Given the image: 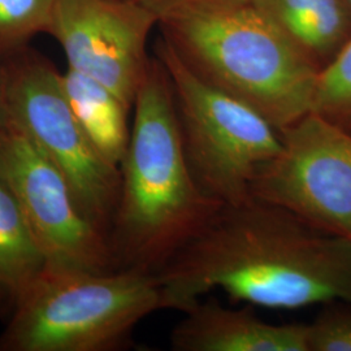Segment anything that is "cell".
<instances>
[{
    "label": "cell",
    "instance_id": "cell-17",
    "mask_svg": "<svg viewBox=\"0 0 351 351\" xmlns=\"http://www.w3.org/2000/svg\"><path fill=\"white\" fill-rule=\"evenodd\" d=\"M152 12L156 14L159 23L195 17L210 16L217 13L230 12L246 5H250L252 0H139Z\"/></svg>",
    "mask_w": 351,
    "mask_h": 351
},
{
    "label": "cell",
    "instance_id": "cell-5",
    "mask_svg": "<svg viewBox=\"0 0 351 351\" xmlns=\"http://www.w3.org/2000/svg\"><path fill=\"white\" fill-rule=\"evenodd\" d=\"M154 55L171 78L184 150L198 185L221 204L251 198L258 168L281 149L280 132L243 101L201 80L163 36Z\"/></svg>",
    "mask_w": 351,
    "mask_h": 351
},
{
    "label": "cell",
    "instance_id": "cell-19",
    "mask_svg": "<svg viewBox=\"0 0 351 351\" xmlns=\"http://www.w3.org/2000/svg\"><path fill=\"white\" fill-rule=\"evenodd\" d=\"M345 1H346V4H348V7H349V8H350V11H351V0H345Z\"/></svg>",
    "mask_w": 351,
    "mask_h": 351
},
{
    "label": "cell",
    "instance_id": "cell-2",
    "mask_svg": "<svg viewBox=\"0 0 351 351\" xmlns=\"http://www.w3.org/2000/svg\"><path fill=\"white\" fill-rule=\"evenodd\" d=\"M133 107L110 242L117 268L158 272L221 203L202 190L190 169L171 78L155 55Z\"/></svg>",
    "mask_w": 351,
    "mask_h": 351
},
{
    "label": "cell",
    "instance_id": "cell-16",
    "mask_svg": "<svg viewBox=\"0 0 351 351\" xmlns=\"http://www.w3.org/2000/svg\"><path fill=\"white\" fill-rule=\"evenodd\" d=\"M308 351H351V304L329 306L308 324Z\"/></svg>",
    "mask_w": 351,
    "mask_h": 351
},
{
    "label": "cell",
    "instance_id": "cell-12",
    "mask_svg": "<svg viewBox=\"0 0 351 351\" xmlns=\"http://www.w3.org/2000/svg\"><path fill=\"white\" fill-rule=\"evenodd\" d=\"M62 84L75 119L94 149L120 168L130 138V108L110 88L71 68L62 73Z\"/></svg>",
    "mask_w": 351,
    "mask_h": 351
},
{
    "label": "cell",
    "instance_id": "cell-8",
    "mask_svg": "<svg viewBox=\"0 0 351 351\" xmlns=\"http://www.w3.org/2000/svg\"><path fill=\"white\" fill-rule=\"evenodd\" d=\"M0 180L25 215L50 267L117 269L110 239L82 213L65 176L11 121L0 130Z\"/></svg>",
    "mask_w": 351,
    "mask_h": 351
},
{
    "label": "cell",
    "instance_id": "cell-7",
    "mask_svg": "<svg viewBox=\"0 0 351 351\" xmlns=\"http://www.w3.org/2000/svg\"><path fill=\"white\" fill-rule=\"evenodd\" d=\"M280 137L281 149L251 181V197L351 241L350 130L310 112Z\"/></svg>",
    "mask_w": 351,
    "mask_h": 351
},
{
    "label": "cell",
    "instance_id": "cell-6",
    "mask_svg": "<svg viewBox=\"0 0 351 351\" xmlns=\"http://www.w3.org/2000/svg\"><path fill=\"white\" fill-rule=\"evenodd\" d=\"M3 85L10 121L60 169L82 213L107 234L121 172L85 136L65 97L62 73L27 46L3 60Z\"/></svg>",
    "mask_w": 351,
    "mask_h": 351
},
{
    "label": "cell",
    "instance_id": "cell-13",
    "mask_svg": "<svg viewBox=\"0 0 351 351\" xmlns=\"http://www.w3.org/2000/svg\"><path fill=\"white\" fill-rule=\"evenodd\" d=\"M47 265L25 215L0 180V290L14 301Z\"/></svg>",
    "mask_w": 351,
    "mask_h": 351
},
{
    "label": "cell",
    "instance_id": "cell-3",
    "mask_svg": "<svg viewBox=\"0 0 351 351\" xmlns=\"http://www.w3.org/2000/svg\"><path fill=\"white\" fill-rule=\"evenodd\" d=\"M204 82L282 130L313 112L320 68L252 5L158 24Z\"/></svg>",
    "mask_w": 351,
    "mask_h": 351
},
{
    "label": "cell",
    "instance_id": "cell-14",
    "mask_svg": "<svg viewBox=\"0 0 351 351\" xmlns=\"http://www.w3.org/2000/svg\"><path fill=\"white\" fill-rule=\"evenodd\" d=\"M56 0H0V60L47 34Z\"/></svg>",
    "mask_w": 351,
    "mask_h": 351
},
{
    "label": "cell",
    "instance_id": "cell-9",
    "mask_svg": "<svg viewBox=\"0 0 351 351\" xmlns=\"http://www.w3.org/2000/svg\"><path fill=\"white\" fill-rule=\"evenodd\" d=\"M158 24L139 0H56L47 34L63 49L68 68L98 81L132 108Z\"/></svg>",
    "mask_w": 351,
    "mask_h": 351
},
{
    "label": "cell",
    "instance_id": "cell-18",
    "mask_svg": "<svg viewBox=\"0 0 351 351\" xmlns=\"http://www.w3.org/2000/svg\"><path fill=\"white\" fill-rule=\"evenodd\" d=\"M10 123V117L4 101V85H3V60H0V130H3Z\"/></svg>",
    "mask_w": 351,
    "mask_h": 351
},
{
    "label": "cell",
    "instance_id": "cell-1",
    "mask_svg": "<svg viewBox=\"0 0 351 351\" xmlns=\"http://www.w3.org/2000/svg\"><path fill=\"white\" fill-rule=\"evenodd\" d=\"M156 275L162 310L184 313L215 289L268 308L351 304V241L251 197L221 204Z\"/></svg>",
    "mask_w": 351,
    "mask_h": 351
},
{
    "label": "cell",
    "instance_id": "cell-4",
    "mask_svg": "<svg viewBox=\"0 0 351 351\" xmlns=\"http://www.w3.org/2000/svg\"><path fill=\"white\" fill-rule=\"evenodd\" d=\"M0 351H107L162 310L156 272L85 271L47 265L14 300Z\"/></svg>",
    "mask_w": 351,
    "mask_h": 351
},
{
    "label": "cell",
    "instance_id": "cell-11",
    "mask_svg": "<svg viewBox=\"0 0 351 351\" xmlns=\"http://www.w3.org/2000/svg\"><path fill=\"white\" fill-rule=\"evenodd\" d=\"M320 71L351 39V11L345 0H252Z\"/></svg>",
    "mask_w": 351,
    "mask_h": 351
},
{
    "label": "cell",
    "instance_id": "cell-15",
    "mask_svg": "<svg viewBox=\"0 0 351 351\" xmlns=\"http://www.w3.org/2000/svg\"><path fill=\"white\" fill-rule=\"evenodd\" d=\"M313 112L351 132V39L320 71Z\"/></svg>",
    "mask_w": 351,
    "mask_h": 351
},
{
    "label": "cell",
    "instance_id": "cell-10",
    "mask_svg": "<svg viewBox=\"0 0 351 351\" xmlns=\"http://www.w3.org/2000/svg\"><path fill=\"white\" fill-rule=\"evenodd\" d=\"M184 314L171 335L176 351H308V324H271L250 307L228 308L215 298Z\"/></svg>",
    "mask_w": 351,
    "mask_h": 351
}]
</instances>
